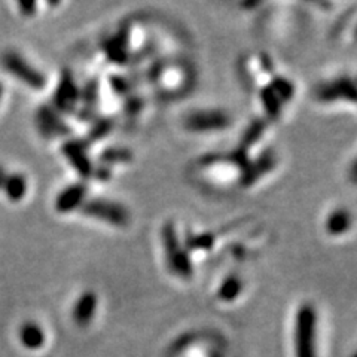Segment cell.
<instances>
[{
	"label": "cell",
	"mask_w": 357,
	"mask_h": 357,
	"mask_svg": "<svg viewBox=\"0 0 357 357\" xmlns=\"http://www.w3.org/2000/svg\"><path fill=\"white\" fill-rule=\"evenodd\" d=\"M18 8H20V13H21L22 15H31V14H35L36 3H33V2L18 3Z\"/></svg>",
	"instance_id": "cell-21"
},
{
	"label": "cell",
	"mask_w": 357,
	"mask_h": 357,
	"mask_svg": "<svg viewBox=\"0 0 357 357\" xmlns=\"http://www.w3.org/2000/svg\"><path fill=\"white\" fill-rule=\"evenodd\" d=\"M5 194L10 201H20L26 197L27 192V178L22 174H8L5 185Z\"/></svg>",
	"instance_id": "cell-13"
},
{
	"label": "cell",
	"mask_w": 357,
	"mask_h": 357,
	"mask_svg": "<svg viewBox=\"0 0 357 357\" xmlns=\"http://www.w3.org/2000/svg\"><path fill=\"white\" fill-rule=\"evenodd\" d=\"M228 126V114L219 109L195 110L185 119V127L192 132H215L219 130H225Z\"/></svg>",
	"instance_id": "cell-6"
},
{
	"label": "cell",
	"mask_w": 357,
	"mask_h": 357,
	"mask_svg": "<svg viewBox=\"0 0 357 357\" xmlns=\"http://www.w3.org/2000/svg\"><path fill=\"white\" fill-rule=\"evenodd\" d=\"M82 211L85 216L103 220L115 227H124L130 220L128 211L121 204L114 203V201L106 199H89L82 204Z\"/></svg>",
	"instance_id": "cell-3"
},
{
	"label": "cell",
	"mask_w": 357,
	"mask_h": 357,
	"mask_svg": "<svg viewBox=\"0 0 357 357\" xmlns=\"http://www.w3.org/2000/svg\"><path fill=\"white\" fill-rule=\"evenodd\" d=\"M140 107H142V102H140L139 98L131 97L128 100V103H127V112H128V114H136V112L140 110Z\"/></svg>",
	"instance_id": "cell-22"
},
{
	"label": "cell",
	"mask_w": 357,
	"mask_h": 357,
	"mask_svg": "<svg viewBox=\"0 0 357 357\" xmlns=\"http://www.w3.org/2000/svg\"><path fill=\"white\" fill-rule=\"evenodd\" d=\"M96 174L98 176L100 181H107V178L110 177V173H109V170H107V167H102V169H98V170L96 172Z\"/></svg>",
	"instance_id": "cell-23"
},
{
	"label": "cell",
	"mask_w": 357,
	"mask_h": 357,
	"mask_svg": "<svg viewBox=\"0 0 357 357\" xmlns=\"http://www.w3.org/2000/svg\"><path fill=\"white\" fill-rule=\"evenodd\" d=\"M127 36L128 35L124 29L121 33H118L115 38H112L110 40L106 42L105 52L110 59V61L119 63V64L127 61V39H128Z\"/></svg>",
	"instance_id": "cell-12"
},
{
	"label": "cell",
	"mask_w": 357,
	"mask_h": 357,
	"mask_svg": "<svg viewBox=\"0 0 357 357\" xmlns=\"http://www.w3.org/2000/svg\"><path fill=\"white\" fill-rule=\"evenodd\" d=\"M316 97L325 105H357V76L341 75L332 77L319 86Z\"/></svg>",
	"instance_id": "cell-1"
},
{
	"label": "cell",
	"mask_w": 357,
	"mask_h": 357,
	"mask_svg": "<svg viewBox=\"0 0 357 357\" xmlns=\"http://www.w3.org/2000/svg\"><path fill=\"white\" fill-rule=\"evenodd\" d=\"M86 186L84 183H75L67 186L59 194L55 199V208L60 213H69V211L77 208L85 203Z\"/></svg>",
	"instance_id": "cell-10"
},
{
	"label": "cell",
	"mask_w": 357,
	"mask_h": 357,
	"mask_svg": "<svg viewBox=\"0 0 357 357\" xmlns=\"http://www.w3.org/2000/svg\"><path fill=\"white\" fill-rule=\"evenodd\" d=\"M79 98H81V93H79V88H77L75 84L73 76L69 72H64L57 85V89H55V96H54L55 109L64 112V114H70V112L76 109Z\"/></svg>",
	"instance_id": "cell-7"
},
{
	"label": "cell",
	"mask_w": 357,
	"mask_h": 357,
	"mask_svg": "<svg viewBox=\"0 0 357 357\" xmlns=\"http://www.w3.org/2000/svg\"><path fill=\"white\" fill-rule=\"evenodd\" d=\"M162 243L165 249L167 265L170 271L182 278H189L192 275V264L188 256V250L183 248L177 238L176 228L172 222L165 223L162 229Z\"/></svg>",
	"instance_id": "cell-2"
},
{
	"label": "cell",
	"mask_w": 357,
	"mask_h": 357,
	"mask_svg": "<svg viewBox=\"0 0 357 357\" xmlns=\"http://www.w3.org/2000/svg\"><path fill=\"white\" fill-rule=\"evenodd\" d=\"M132 160V153L126 148H110L100 155V161L110 165L119 162H130Z\"/></svg>",
	"instance_id": "cell-16"
},
{
	"label": "cell",
	"mask_w": 357,
	"mask_h": 357,
	"mask_svg": "<svg viewBox=\"0 0 357 357\" xmlns=\"http://www.w3.org/2000/svg\"><path fill=\"white\" fill-rule=\"evenodd\" d=\"M112 88H114V91H115L116 94H122V93L127 91L128 82L124 79V77L115 76V77H112Z\"/></svg>",
	"instance_id": "cell-20"
},
{
	"label": "cell",
	"mask_w": 357,
	"mask_h": 357,
	"mask_svg": "<svg viewBox=\"0 0 357 357\" xmlns=\"http://www.w3.org/2000/svg\"><path fill=\"white\" fill-rule=\"evenodd\" d=\"M314 308L307 304L299 308L296 319V347L299 357H314Z\"/></svg>",
	"instance_id": "cell-4"
},
{
	"label": "cell",
	"mask_w": 357,
	"mask_h": 357,
	"mask_svg": "<svg viewBox=\"0 0 357 357\" xmlns=\"http://www.w3.org/2000/svg\"><path fill=\"white\" fill-rule=\"evenodd\" d=\"M6 177H8L6 172H5L3 169H0V188H3V185H5V181H6Z\"/></svg>",
	"instance_id": "cell-25"
},
{
	"label": "cell",
	"mask_w": 357,
	"mask_h": 357,
	"mask_svg": "<svg viewBox=\"0 0 357 357\" xmlns=\"http://www.w3.org/2000/svg\"><path fill=\"white\" fill-rule=\"evenodd\" d=\"M63 153L79 176L86 178L93 174V165L88 158L86 144L82 140L67 142L63 146Z\"/></svg>",
	"instance_id": "cell-9"
},
{
	"label": "cell",
	"mask_w": 357,
	"mask_h": 357,
	"mask_svg": "<svg viewBox=\"0 0 357 357\" xmlns=\"http://www.w3.org/2000/svg\"><path fill=\"white\" fill-rule=\"evenodd\" d=\"M241 290H243L241 278L236 274H231V275L223 278V282L219 287V296L223 301H231L237 295H240Z\"/></svg>",
	"instance_id": "cell-15"
},
{
	"label": "cell",
	"mask_w": 357,
	"mask_h": 357,
	"mask_svg": "<svg viewBox=\"0 0 357 357\" xmlns=\"http://www.w3.org/2000/svg\"><path fill=\"white\" fill-rule=\"evenodd\" d=\"M94 304H96V296L93 294H85L81 296L79 303H77L76 305V316L79 320H85L89 317V314L93 312V308H94Z\"/></svg>",
	"instance_id": "cell-19"
},
{
	"label": "cell",
	"mask_w": 357,
	"mask_h": 357,
	"mask_svg": "<svg viewBox=\"0 0 357 357\" xmlns=\"http://www.w3.org/2000/svg\"><path fill=\"white\" fill-rule=\"evenodd\" d=\"M82 102H84V107H82V115H88L91 112L98 102V84L97 81H89L84 91H82Z\"/></svg>",
	"instance_id": "cell-17"
},
{
	"label": "cell",
	"mask_w": 357,
	"mask_h": 357,
	"mask_svg": "<svg viewBox=\"0 0 357 357\" xmlns=\"http://www.w3.org/2000/svg\"><path fill=\"white\" fill-rule=\"evenodd\" d=\"M350 178L351 182L357 185V158L354 160V162L351 164V169H350Z\"/></svg>",
	"instance_id": "cell-24"
},
{
	"label": "cell",
	"mask_w": 357,
	"mask_h": 357,
	"mask_svg": "<svg viewBox=\"0 0 357 357\" xmlns=\"http://www.w3.org/2000/svg\"><path fill=\"white\" fill-rule=\"evenodd\" d=\"M2 64L8 73L15 76L18 81L24 82L27 86L33 89H42L45 86V76L36 70L27 60L21 57L20 54L9 51L3 54Z\"/></svg>",
	"instance_id": "cell-5"
},
{
	"label": "cell",
	"mask_w": 357,
	"mask_h": 357,
	"mask_svg": "<svg viewBox=\"0 0 357 357\" xmlns=\"http://www.w3.org/2000/svg\"><path fill=\"white\" fill-rule=\"evenodd\" d=\"M353 227V216L347 208H335L325 222V229L332 237H341Z\"/></svg>",
	"instance_id": "cell-11"
},
{
	"label": "cell",
	"mask_w": 357,
	"mask_h": 357,
	"mask_svg": "<svg viewBox=\"0 0 357 357\" xmlns=\"http://www.w3.org/2000/svg\"><path fill=\"white\" fill-rule=\"evenodd\" d=\"M215 236L211 232L189 234L185 241V249L188 252H208L215 245Z\"/></svg>",
	"instance_id": "cell-14"
},
{
	"label": "cell",
	"mask_w": 357,
	"mask_h": 357,
	"mask_svg": "<svg viewBox=\"0 0 357 357\" xmlns=\"http://www.w3.org/2000/svg\"><path fill=\"white\" fill-rule=\"evenodd\" d=\"M2 94H3V86L0 84V100H2Z\"/></svg>",
	"instance_id": "cell-26"
},
{
	"label": "cell",
	"mask_w": 357,
	"mask_h": 357,
	"mask_svg": "<svg viewBox=\"0 0 357 357\" xmlns=\"http://www.w3.org/2000/svg\"><path fill=\"white\" fill-rule=\"evenodd\" d=\"M36 126L42 136L48 139L66 136V134L70 132V128L67 127L66 122L60 118L57 110H54L48 106H42L36 112Z\"/></svg>",
	"instance_id": "cell-8"
},
{
	"label": "cell",
	"mask_w": 357,
	"mask_h": 357,
	"mask_svg": "<svg viewBox=\"0 0 357 357\" xmlns=\"http://www.w3.org/2000/svg\"><path fill=\"white\" fill-rule=\"evenodd\" d=\"M112 127H114V122L110 118H100L94 122V126L89 130V139L91 140H100L110 132Z\"/></svg>",
	"instance_id": "cell-18"
}]
</instances>
